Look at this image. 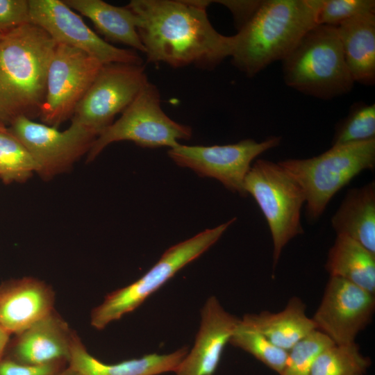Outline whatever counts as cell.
I'll list each match as a JSON object with an SVG mask.
<instances>
[{"mask_svg":"<svg viewBox=\"0 0 375 375\" xmlns=\"http://www.w3.org/2000/svg\"><path fill=\"white\" fill-rule=\"evenodd\" d=\"M286 85L305 94L331 99L349 92L354 81L337 27L317 24L282 60Z\"/></svg>","mask_w":375,"mask_h":375,"instance_id":"277c9868","label":"cell"},{"mask_svg":"<svg viewBox=\"0 0 375 375\" xmlns=\"http://www.w3.org/2000/svg\"><path fill=\"white\" fill-rule=\"evenodd\" d=\"M226 6L233 15L235 24L239 30L256 13L260 6L262 0H224L217 1Z\"/></svg>","mask_w":375,"mask_h":375,"instance_id":"1f68e13d","label":"cell"},{"mask_svg":"<svg viewBox=\"0 0 375 375\" xmlns=\"http://www.w3.org/2000/svg\"><path fill=\"white\" fill-rule=\"evenodd\" d=\"M281 138L271 136L262 142L242 140L226 145L189 146L178 144L168 150L170 158L203 177L215 178L233 192L243 197L244 181L252 161L266 151L278 147Z\"/></svg>","mask_w":375,"mask_h":375,"instance_id":"30bf717a","label":"cell"},{"mask_svg":"<svg viewBox=\"0 0 375 375\" xmlns=\"http://www.w3.org/2000/svg\"><path fill=\"white\" fill-rule=\"evenodd\" d=\"M240 323L287 351L317 330L312 319L306 313L305 303L297 297L291 298L281 311L265 310L258 314H247Z\"/></svg>","mask_w":375,"mask_h":375,"instance_id":"d6986e66","label":"cell"},{"mask_svg":"<svg viewBox=\"0 0 375 375\" xmlns=\"http://www.w3.org/2000/svg\"><path fill=\"white\" fill-rule=\"evenodd\" d=\"M57 375H83L76 369H73L70 366H67L62 371L58 373Z\"/></svg>","mask_w":375,"mask_h":375,"instance_id":"836d02e7","label":"cell"},{"mask_svg":"<svg viewBox=\"0 0 375 375\" xmlns=\"http://www.w3.org/2000/svg\"><path fill=\"white\" fill-rule=\"evenodd\" d=\"M375 13L374 0H322L317 24L338 26L360 15Z\"/></svg>","mask_w":375,"mask_h":375,"instance_id":"f1b7e54d","label":"cell"},{"mask_svg":"<svg viewBox=\"0 0 375 375\" xmlns=\"http://www.w3.org/2000/svg\"><path fill=\"white\" fill-rule=\"evenodd\" d=\"M38 165L27 148L7 127L0 128V178L6 183L27 181Z\"/></svg>","mask_w":375,"mask_h":375,"instance_id":"d4e9b609","label":"cell"},{"mask_svg":"<svg viewBox=\"0 0 375 375\" xmlns=\"http://www.w3.org/2000/svg\"><path fill=\"white\" fill-rule=\"evenodd\" d=\"M2 33H0V36L1 35ZM3 127H6L4 125L0 124V128H3Z\"/></svg>","mask_w":375,"mask_h":375,"instance_id":"e575fe53","label":"cell"},{"mask_svg":"<svg viewBox=\"0 0 375 375\" xmlns=\"http://www.w3.org/2000/svg\"><path fill=\"white\" fill-rule=\"evenodd\" d=\"M199 0H133L127 6L137 18V29L147 62L173 67L190 65L212 69L231 57L235 38L217 32Z\"/></svg>","mask_w":375,"mask_h":375,"instance_id":"6da1fadb","label":"cell"},{"mask_svg":"<svg viewBox=\"0 0 375 375\" xmlns=\"http://www.w3.org/2000/svg\"><path fill=\"white\" fill-rule=\"evenodd\" d=\"M375 139V104L356 102L335 128L332 146Z\"/></svg>","mask_w":375,"mask_h":375,"instance_id":"484cf974","label":"cell"},{"mask_svg":"<svg viewBox=\"0 0 375 375\" xmlns=\"http://www.w3.org/2000/svg\"><path fill=\"white\" fill-rule=\"evenodd\" d=\"M188 351V347H183L168 354L150 353L108 364L90 354L78 338L68 365L83 375H160L174 372Z\"/></svg>","mask_w":375,"mask_h":375,"instance_id":"ac0fdd59","label":"cell"},{"mask_svg":"<svg viewBox=\"0 0 375 375\" xmlns=\"http://www.w3.org/2000/svg\"><path fill=\"white\" fill-rule=\"evenodd\" d=\"M325 268L330 276L343 278L375 294V254L354 240L337 235Z\"/></svg>","mask_w":375,"mask_h":375,"instance_id":"603a6c76","label":"cell"},{"mask_svg":"<svg viewBox=\"0 0 375 375\" xmlns=\"http://www.w3.org/2000/svg\"><path fill=\"white\" fill-rule=\"evenodd\" d=\"M7 128L29 151L38 165V174L45 180L69 170L89 152L97 137L74 123L60 131L24 116L16 118Z\"/></svg>","mask_w":375,"mask_h":375,"instance_id":"7c38bea8","label":"cell"},{"mask_svg":"<svg viewBox=\"0 0 375 375\" xmlns=\"http://www.w3.org/2000/svg\"><path fill=\"white\" fill-rule=\"evenodd\" d=\"M73 10L91 20L108 40L144 53L135 13L126 6L118 7L101 0H63Z\"/></svg>","mask_w":375,"mask_h":375,"instance_id":"7402d4cb","label":"cell"},{"mask_svg":"<svg viewBox=\"0 0 375 375\" xmlns=\"http://www.w3.org/2000/svg\"><path fill=\"white\" fill-rule=\"evenodd\" d=\"M229 343L249 353L278 374L287 360L288 351L276 346L262 334L242 326L241 323L231 336Z\"/></svg>","mask_w":375,"mask_h":375,"instance_id":"4316f807","label":"cell"},{"mask_svg":"<svg viewBox=\"0 0 375 375\" xmlns=\"http://www.w3.org/2000/svg\"><path fill=\"white\" fill-rule=\"evenodd\" d=\"M67 366L68 364L64 362L31 365L2 358L0 360V375H57Z\"/></svg>","mask_w":375,"mask_h":375,"instance_id":"4dcf8cb0","label":"cell"},{"mask_svg":"<svg viewBox=\"0 0 375 375\" xmlns=\"http://www.w3.org/2000/svg\"><path fill=\"white\" fill-rule=\"evenodd\" d=\"M142 65H103L92 83L76 106L72 123L97 136L133 101L148 82Z\"/></svg>","mask_w":375,"mask_h":375,"instance_id":"9c48e42d","label":"cell"},{"mask_svg":"<svg viewBox=\"0 0 375 375\" xmlns=\"http://www.w3.org/2000/svg\"><path fill=\"white\" fill-rule=\"evenodd\" d=\"M16 335L9 358L31 365L68 364L79 338L55 310Z\"/></svg>","mask_w":375,"mask_h":375,"instance_id":"2e32d148","label":"cell"},{"mask_svg":"<svg viewBox=\"0 0 375 375\" xmlns=\"http://www.w3.org/2000/svg\"><path fill=\"white\" fill-rule=\"evenodd\" d=\"M244 190L259 206L268 224L273 243V268L285 245L303 234L301 210L305 203L302 189L278 162L259 159L250 167Z\"/></svg>","mask_w":375,"mask_h":375,"instance_id":"52a82bcc","label":"cell"},{"mask_svg":"<svg viewBox=\"0 0 375 375\" xmlns=\"http://www.w3.org/2000/svg\"><path fill=\"white\" fill-rule=\"evenodd\" d=\"M30 23L57 43L81 50L101 64L142 65L134 50L116 47L94 32L72 8L60 0H28Z\"/></svg>","mask_w":375,"mask_h":375,"instance_id":"4fadbf2b","label":"cell"},{"mask_svg":"<svg viewBox=\"0 0 375 375\" xmlns=\"http://www.w3.org/2000/svg\"><path fill=\"white\" fill-rule=\"evenodd\" d=\"M235 218L169 247L158 261L137 281L108 294L101 303L92 309L90 324L102 330L111 322L138 308L180 269L199 257L215 244Z\"/></svg>","mask_w":375,"mask_h":375,"instance_id":"8992f818","label":"cell"},{"mask_svg":"<svg viewBox=\"0 0 375 375\" xmlns=\"http://www.w3.org/2000/svg\"><path fill=\"white\" fill-rule=\"evenodd\" d=\"M57 43L27 23L0 36V124L40 116L49 63Z\"/></svg>","mask_w":375,"mask_h":375,"instance_id":"7a4b0ae2","label":"cell"},{"mask_svg":"<svg viewBox=\"0 0 375 375\" xmlns=\"http://www.w3.org/2000/svg\"><path fill=\"white\" fill-rule=\"evenodd\" d=\"M30 23L28 0H0V33Z\"/></svg>","mask_w":375,"mask_h":375,"instance_id":"f546056e","label":"cell"},{"mask_svg":"<svg viewBox=\"0 0 375 375\" xmlns=\"http://www.w3.org/2000/svg\"><path fill=\"white\" fill-rule=\"evenodd\" d=\"M298 183L306 203L308 220L316 221L333 196L361 172L375 167V139L332 146L306 159L278 162Z\"/></svg>","mask_w":375,"mask_h":375,"instance_id":"5b68a950","label":"cell"},{"mask_svg":"<svg viewBox=\"0 0 375 375\" xmlns=\"http://www.w3.org/2000/svg\"><path fill=\"white\" fill-rule=\"evenodd\" d=\"M322 0H264L234 35L233 65L249 77L283 60L317 24Z\"/></svg>","mask_w":375,"mask_h":375,"instance_id":"3957f363","label":"cell"},{"mask_svg":"<svg viewBox=\"0 0 375 375\" xmlns=\"http://www.w3.org/2000/svg\"><path fill=\"white\" fill-rule=\"evenodd\" d=\"M51 286L34 277L13 279L0 285V326L18 334L54 310Z\"/></svg>","mask_w":375,"mask_h":375,"instance_id":"e0dca14e","label":"cell"},{"mask_svg":"<svg viewBox=\"0 0 375 375\" xmlns=\"http://www.w3.org/2000/svg\"><path fill=\"white\" fill-rule=\"evenodd\" d=\"M337 235H345L375 254V182L349 190L331 218Z\"/></svg>","mask_w":375,"mask_h":375,"instance_id":"44dd1931","label":"cell"},{"mask_svg":"<svg viewBox=\"0 0 375 375\" xmlns=\"http://www.w3.org/2000/svg\"><path fill=\"white\" fill-rule=\"evenodd\" d=\"M347 65L354 82L375 83V13L360 15L337 26Z\"/></svg>","mask_w":375,"mask_h":375,"instance_id":"ffe728a7","label":"cell"},{"mask_svg":"<svg viewBox=\"0 0 375 375\" xmlns=\"http://www.w3.org/2000/svg\"><path fill=\"white\" fill-rule=\"evenodd\" d=\"M332 344L334 343L328 336L315 330L288 351L285 364L279 375H310L317 356Z\"/></svg>","mask_w":375,"mask_h":375,"instance_id":"83f0119b","label":"cell"},{"mask_svg":"<svg viewBox=\"0 0 375 375\" xmlns=\"http://www.w3.org/2000/svg\"><path fill=\"white\" fill-rule=\"evenodd\" d=\"M201 316L194 347L174 372L176 375H214L241 320L226 311L214 296L207 299Z\"/></svg>","mask_w":375,"mask_h":375,"instance_id":"9a60e30c","label":"cell"},{"mask_svg":"<svg viewBox=\"0 0 375 375\" xmlns=\"http://www.w3.org/2000/svg\"><path fill=\"white\" fill-rule=\"evenodd\" d=\"M371 359L360 351L356 343L332 344L316 358L310 375H365Z\"/></svg>","mask_w":375,"mask_h":375,"instance_id":"cb8c5ba5","label":"cell"},{"mask_svg":"<svg viewBox=\"0 0 375 375\" xmlns=\"http://www.w3.org/2000/svg\"><path fill=\"white\" fill-rule=\"evenodd\" d=\"M374 294L343 278L330 276L312 318L317 330L338 345L356 343L358 334L371 322Z\"/></svg>","mask_w":375,"mask_h":375,"instance_id":"5bb4252c","label":"cell"},{"mask_svg":"<svg viewBox=\"0 0 375 375\" xmlns=\"http://www.w3.org/2000/svg\"><path fill=\"white\" fill-rule=\"evenodd\" d=\"M102 65L81 50L57 44L49 63L46 95L40 113L43 124L58 128L72 117Z\"/></svg>","mask_w":375,"mask_h":375,"instance_id":"8fae6325","label":"cell"},{"mask_svg":"<svg viewBox=\"0 0 375 375\" xmlns=\"http://www.w3.org/2000/svg\"><path fill=\"white\" fill-rule=\"evenodd\" d=\"M192 128L169 118L162 110L160 92L149 81L122 112V116L103 130L94 141L87 160H93L108 144L123 140L144 148L178 145L189 140Z\"/></svg>","mask_w":375,"mask_h":375,"instance_id":"ba28073f","label":"cell"},{"mask_svg":"<svg viewBox=\"0 0 375 375\" xmlns=\"http://www.w3.org/2000/svg\"><path fill=\"white\" fill-rule=\"evenodd\" d=\"M10 334L0 326V360L8 347Z\"/></svg>","mask_w":375,"mask_h":375,"instance_id":"d6a6232c","label":"cell"}]
</instances>
